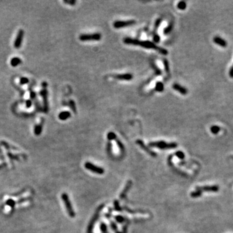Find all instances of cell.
<instances>
[{
    "label": "cell",
    "instance_id": "cell-1",
    "mask_svg": "<svg viewBox=\"0 0 233 233\" xmlns=\"http://www.w3.org/2000/svg\"><path fill=\"white\" fill-rule=\"evenodd\" d=\"M123 42L128 45H138L143 47V48L149 49L156 50L160 54L162 55H167L168 51L165 49L156 45L153 42L150 41H142L137 39H134L131 38H125L123 40Z\"/></svg>",
    "mask_w": 233,
    "mask_h": 233
},
{
    "label": "cell",
    "instance_id": "cell-2",
    "mask_svg": "<svg viewBox=\"0 0 233 233\" xmlns=\"http://www.w3.org/2000/svg\"><path fill=\"white\" fill-rule=\"evenodd\" d=\"M150 147L153 148H158L159 149H171V148H175L177 147V144L176 143H167L165 141H156L151 142L148 144Z\"/></svg>",
    "mask_w": 233,
    "mask_h": 233
},
{
    "label": "cell",
    "instance_id": "cell-3",
    "mask_svg": "<svg viewBox=\"0 0 233 233\" xmlns=\"http://www.w3.org/2000/svg\"><path fill=\"white\" fill-rule=\"evenodd\" d=\"M61 197H62V200L64 201V203L65 206H66V210H67L68 214L69 215L70 217L74 218L75 216V212L73 208V206L71 205V201H70L68 195L66 193H64V194H62Z\"/></svg>",
    "mask_w": 233,
    "mask_h": 233
},
{
    "label": "cell",
    "instance_id": "cell-4",
    "mask_svg": "<svg viewBox=\"0 0 233 233\" xmlns=\"http://www.w3.org/2000/svg\"><path fill=\"white\" fill-rule=\"evenodd\" d=\"M40 95L43 98V111L45 113H48L49 107L48 101V91L47 88H43L40 92Z\"/></svg>",
    "mask_w": 233,
    "mask_h": 233
},
{
    "label": "cell",
    "instance_id": "cell-5",
    "mask_svg": "<svg viewBox=\"0 0 233 233\" xmlns=\"http://www.w3.org/2000/svg\"><path fill=\"white\" fill-rule=\"evenodd\" d=\"M80 40L82 42L86 41H98L101 39V34L100 33H93V34H82L79 36Z\"/></svg>",
    "mask_w": 233,
    "mask_h": 233
},
{
    "label": "cell",
    "instance_id": "cell-6",
    "mask_svg": "<svg viewBox=\"0 0 233 233\" xmlns=\"http://www.w3.org/2000/svg\"><path fill=\"white\" fill-rule=\"evenodd\" d=\"M136 21L134 20H126V21H116L113 23V27L115 29H121V28L127 27L134 25Z\"/></svg>",
    "mask_w": 233,
    "mask_h": 233
},
{
    "label": "cell",
    "instance_id": "cell-7",
    "mask_svg": "<svg viewBox=\"0 0 233 233\" xmlns=\"http://www.w3.org/2000/svg\"><path fill=\"white\" fill-rule=\"evenodd\" d=\"M85 167L86 169L90 170L92 172L95 173V174H103L104 173V170L102 168L99 167V166H97L96 165L92 164L91 162H86Z\"/></svg>",
    "mask_w": 233,
    "mask_h": 233
},
{
    "label": "cell",
    "instance_id": "cell-8",
    "mask_svg": "<svg viewBox=\"0 0 233 233\" xmlns=\"http://www.w3.org/2000/svg\"><path fill=\"white\" fill-rule=\"evenodd\" d=\"M104 206V205H100V207H98V209H97V211H96L94 216L93 217L92 220H91L90 223H89V226H88V233H92L93 226H94L95 223V221H97V219H98V216H99V214H100V212L101 210L102 209V208H103Z\"/></svg>",
    "mask_w": 233,
    "mask_h": 233
},
{
    "label": "cell",
    "instance_id": "cell-9",
    "mask_svg": "<svg viewBox=\"0 0 233 233\" xmlns=\"http://www.w3.org/2000/svg\"><path fill=\"white\" fill-rule=\"evenodd\" d=\"M24 31L23 29H20L19 30L17 36H16V38L15 39L14 43V47L16 49H19L21 47V45H22V42L23 40H24Z\"/></svg>",
    "mask_w": 233,
    "mask_h": 233
},
{
    "label": "cell",
    "instance_id": "cell-10",
    "mask_svg": "<svg viewBox=\"0 0 233 233\" xmlns=\"http://www.w3.org/2000/svg\"><path fill=\"white\" fill-rule=\"evenodd\" d=\"M136 143L143 150L145 151L147 153L150 155L151 156H152V157H156V156H157V153H156L154 152L151 150L147 146H146L145 144H144V143H143V141L140 140V139H137V140L136 141Z\"/></svg>",
    "mask_w": 233,
    "mask_h": 233
},
{
    "label": "cell",
    "instance_id": "cell-11",
    "mask_svg": "<svg viewBox=\"0 0 233 233\" xmlns=\"http://www.w3.org/2000/svg\"><path fill=\"white\" fill-rule=\"evenodd\" d=\"M196 189H198V190H201L205 192H217L218 191L219 187L218 186H216V185H214V186H204V187H197L196 188Z\"/></svg>",
    "mask_w": 233,
    "mask_h": 233
},
{
    "label": "cell",
    "instance_id": "cell-12",
    "mask_svg": "<svg viewBox=\"0 0 233 233\" xmlns=\"http://www.w3.org/2000/svg\"><path fill=\"white\" fill-rule=\"evenodd\" d=\"M113 78L120 80H131L133 79V75L130 73L117 74L113 75Z\"/></svg>",
    "mask_w": 233,
    "mask_h": 233
},
{
    "label": "cell",
    "instance_id": "cell-13",
    "mask_svg": "<svg viewBox=\"0 0 233 233\" xmlns=\"http://www.w3.org/2000/svg\"><path fill=\"white\" fill-rule=\"evenodd\" d=\"M43 124H44V119L42 118L41 119L40 122L38 125H35L34 128V134H35V135L38 136V135H40L42 134V130H43Z\"/></svg>",
    "mask_w": 233,
    "mask_h": 233
},
{
    "label": "cell",
    "instance_id": "cell-14",
    "mask_svg": "<svg viewBox=\"0 0 233 233\" xmlns=\"http://www.w3.org/2000/svg\"><path fill=\"white\" fill-rule=\"evenodd\" d=\"M173 89L174 90L177 91L179 93H180V94L183 95H186L188 93V89L187 88H185V87L182 86L180 85L179 84H174L173 85Z\"/></svg>",
    "mask_w": 233,
    "mask_h": 233
},
{
    "label": "cell",
    "instance_id": "cell-15",
    "mask_svg": "<svg viewBox=\"0 0 233 233\" xmlns=\"http://www.w3.org/2000/svg\"><path fill=\"white\" fill-rule=\"evenodd\" d=\"M213 41L216 44L219 45H220L221 47H225L227 45V43L226 40L223 39V38H220V37L219 36H215L214 38Z\"/></svg>",
    "mask_w": 233,
    "mask_h": 233
},
{
    "label": "cell",
    "instance_id": "cell-16",
    "mask_svg": "<svg viewBox=\"0 0 233 233\" xmlns=\"http://www.w3.org/2000/svg\"><path fill=\"white\" fill-rule=\"evenodd\" d=\"M131 185H132V182H131V181H128V183H127V184H126V187H125V189H124L123 191H122V192L121 193V195H120V198H121V199H124V198H125V197H126V194H127L129 190H130V189H131Z\"/></svg>",
    "mask_w": 233,
    "mask_h": 233
},
{
    "label": "cell",
    "instance_id": "cell-17",
    "mask_svg": "<svg viewBox=\"0 0 233 233\" xmlns=\"http://www.w3.org/2000/svg\"><path fill=\"white\" fill-rule=\"evenodd\" d=\"M71 116V113L68 111H62V112L60 113L59 115H58V118H59L61 121H66V120L70 118Z\"/></svg>",
    "mask_w": 233,
    "mask_h": 233
},
{
    "label": "cell",
    "instance_id": "cell-18",
    "mask_svg": "<svg viewBox=\"0 0 233 233\" xmlns=\"http://www.w3.org/2000/svg\"><path fill=\"white\" fill-rule=\"evenodd\" d=\"M22 60L20 59V58L18 57H14L12 58L11 60V64L12 67H16L18 65H20V64H21Z\"/></svg>",
    "mask_w": 233,
    "mask_h": 233
},
{
    "label": "cell",
    "instance_id": "cell-19",
    "mask_svg": "<svg viewBox=\"0 0 233 233\" xmlns=\"http://www.w3.org/2000/svg\"><path fill=\"white\" fill-rule=\"evenodd\" d=\"M155 90L156 91L158 92H162L164 90V85L162 82H157L156 85V88H155Z\"/></svg>",
    "mask_w": 233,
    "mask_h": 233
},
{
    "label": "cell",
    "instance_id": "cell-20",
    "mask_svg": "<svg viewBox=\"0 0 233 233\" xmlns=\"http://www.w3.org/2000/svg\"><path fill=\"white\" fill-rule=\"evenodd\" d=\"M202 192H202L201 190L196 189V190L192 192L190 194V196H191V197H192V198H199V197H200L202 195Z\"/></svg>",
    "mask_w": 233,
    "mask_h": 233
},
{
    "label": "cell",
    "instance_id": "cell-21",
    "mask_svg": "<svg viewBox=\"0 0 233 233\" xmlns=\"http://www.w3.org/2000/svg\"><path fill=\"white\" fill-rule=\"evenodd\" d=\"M1 144H2V146H3L5 147V148H7V150H10V149L17 150V148H15V147H14V146H11V145H10V144H9L8 143H7V142L3 141H1Z\"/></svg>",
    "mask_w": 233,
    "mask_h": 233
},
{
    "label": "cell",
    "instance_id": "cell-22",
    "mask_svg": "<svg viewBox=\"0 0 233 233\" xmlns=\"http://www.w3.org/2000/svg\"><path fill=\"white\" fill-rule=\"evenodd\" d=\"M69 105L70 107H71V109L72 110V111H73L75 113H76V104H75V102H74V100H69Z\"/></svg>",
    "mask_w": 233,
    "mask_h": 233
},
{
    "label": "cell",
    "instance_id": "cell-23",
    "mask_svg": "<svg viewBox=\"0 0 233 233\" xmlns=\"http://www.w3.org/2000/svg\"><path fill=\"white\" fill-rule=\"evenodd\" d=\"M220 128L218 126H212L211 127V131L214 134H217L220 132Z\"/></svg>",
    "mask_w": 233,
    "mask_h": 233
},
{
    "label": "cell",
    "instance_id": "cell-24",
    "mask_svg": "<svg viewBox=\"0 0 233 233\" xmlns=\"http://www.w3.org/2000/svg\"><path fill=\"white\" fill-rule=\"evenodd\" d=\"M161 21H162V20H161V18L157 19V20L156 21V23H155L154 30H153V32H154V33H156V34H155L154 35H156V34H156V31H157V29H158V28H159V25H161Z\"/></svg>",
    "mask_w": 233,
    "mask_h": 233
},
{
    "label": "cell",
    "instance_id": "cell-25",
    "mask_svg": "<svg viewBox=\"0 0 233 233\" xmlns=\"http://www.w3.org/2000/svg\"><path fill=\"white\" fill-rule=\"evenodd\" d=\"M163 64L164 67H165V69L166 71V72L167 73H170V67H169V63L168 62V60L166 59H164L163 60Z\"/></svg>",
    "mask_w": 233,
    "mask_h": 233
},
{
    "label": "cell",
    "instance_id": "cell-26",
    "mask_svg": "<svg viewBox=\"0 0 233 233\" xmlns=\"http://www.w3.org/2000/svg\"><path fill=\"white\" fill-rule=\"evenodd\" d=\"M177 8L180 10H185L187 8V4L185 2H180L177 4Z\"/></svg>",
    "mask_w": 233,
    "mask_h": 233
},
{
    "label": "cell",
    "instance_id": "cell-27",
    "mask_svg": "<svg viewBox=\"0 0 233 233\" xmlns=\"http://www.w3.org/2000/svg\"><path fill=\"white\" fill-rule=\"evenodd\" d=\"M30 98L31 100H34V102H35L36 100H37L36 93L34 91L32 90V89L30 90Z\"/></svg>",
    "mask_w": 233,
    "mask_h": 233
},
{
    "label": "cell",
    "instance_id": "cell-28",
    "mask_svg": "<svg viewBox=\"0 0 233 233\" xmlns=\"http://www.w3.org/2000/svg\"><path fill=\"white\" fill-rule=\"evenodd\" d=\"M107 139H108V140L111 141V140H115V139L116 138V135H115V133L110 132L107 134Z\"/></svg>",
    "mask_w": 233,
    "mask_h": 233
},
{
    "label": "cell",
    "instance_id": "cell-29",
    "mask_svg": "<svg viewBox=\"0 0 233 233\" xmlns=\"http://www.w3.org/2000/svg\"><path fill=\"white\" fill-rule=\"evenodd\" d=\"M29 82V80L27 77H21L20 79V84L21 85H25Z\"/></svg>",
    "mask_w": 233,
    "mask_h": 233
},
{
    "label": "cell",
    "instance_id": "cell-30",
    "mask_svg": "<svg viewBox=\"0 0 233 233\" xmlns=\"http://www.w3.org/2000/svg\"><path fill=\"white\" fill-rule=\"evenodd\" d=\"M176 156L180 159H183L185 158V153L181 151H177L176 152Z\"/></svg>",
    "mask_w": 233,
    "mask_h": 233
},
{
    "label": "cell",
    "instance_id": "cell-31",
    "mask_svg": "<svg viewBox=\"0 0 233 233\" xmlns=\"http://www.w3.org/2000/svg\"><path fill=\"white\" fill-rule=\"evenodd\" d=\"M114 206H115V209L117 211H122V208H121L120 207L119 203L117 200H115L114 202Z\"/></svg>",
    "mask_w": 233,
    "mask_h": 233
},
{
    "label": "cell",
    "instance_id": "cell-32",
    "mask_svg": "<svg viewBox=\"0 0 233 233\" xmlns=\"http://www.w3.org/2000/svg\"><path fill=\"white\" fill-rule=\"evenodd\" d=\"M172 28H173L172 24H170V25H169L167 27H166V29H165V30H164V33H165V34H168V33H170V32L172 31Z\"/></svg>",
    "mask_w": 233,
    "mask_h": 233
},
{
    "label": "cell",
    "instance_id": "cell-33",
    "mask_svg": "<svg viewBox=\"0 0 233 233\" xmlns=\"http://www.w3.org/2000/svg\"><path fill=\"white\" fill-rule=\"evenodd\" d=\"M115 141H116V144H117V145H118L119 148L120 149H121V151H123L124 149H125V147H124V145H123V144H122V143H121V142L119 140V139H116V138L115 139Z\"/></svg>",
    "mask_w": 233,
    "mask_h": 233
},
{
    "label": "cell",
    "instance_id": "cell-34",
    "mask_svg": "<svg viewBox=\"0 0 233 233\" xmlns=\"http://www.w3.org/2000/svg\"><path fill=\"white\" fill-rule=\"evenodd\" d=\"M100 230L102 233H107V226L106 225V224L104 223H101Z\"/></svg>",
    "mask_w": 233,
    "mask_h": 233
},
{
    "label": "cell",
    "instance_id": "cell-35",
    "mask_svg": "<svg viewBox=\"0 0 233 233\" xmlns=\"http://www.w3.org/2000/svg\"><path fill=\"white\" fill-rule=\"evenodd\" d=\"M115 218L116 220V221L119 223H122L124 221H125V218H123L121 216H116L115 217Z\"/></svg>",
    "mask_w": 233,
    "mask_h": 233
},
{
    "label": "cell",
    "instance_id": "cell-36",
    "mask_svg": "<svg viewBox=\"0 0 233 233\" xmlns=\"http://www.w3.org/2000/svg\"><path fill=\"white\" fill-rule=\"evenodd\" d=\"M32 105H33V101L31 100H27L25 102V106H26L27 108H30L31 107Z\"/></svg>",
    "mask_w": 233,
    "mask_h": 233
},
{
    "label": "cell",
    "instance_id": "cell-37",
    "mask_svg": "<svg viewBox=\"0 0 233 233\" xmlns=\"http://www.w3.org/2000/svg\"><path fill=\"white\" fill-rule=\"evenodd\" d=\"M7 155H8V156L11 159H16V160L19 159L18 157L17 156H15V155H13L12 153H10V152H7Z\"/></svg>",
    "mask_w": 233,
    "mask_h": 233
},
{
    "label": "cell",
    "instance_id": "cell-38",
    "mask_svg": "<svg viewBox=\"0 0 233 233\" xmlns=\"http://www.w3.org/2000/svg\"><path fill=\"white\" fill-rule=\"evenodd\" d=\"M64 2L66 3H68V4L71 5H73L76 3V1L75 0H64Z\"/></svg>",
    "mask_w": 233,
    "mask_h": 233
},
{
    "label": "cell",
    "instance_id": "cell-39",
    "mask_svg": "<svg viewBox=\"0 0 233 233\" xmlns=\"http://www.w3.org/2000/svg\"><path fill=\"white\" fill-rule=\"evenodd\" d=\"M7 205L11 206V207H14V205H15V202L13 200H12V199H9V200H8L7 201Z\"/></svg>",
    "mask_w": 233,
    "mask_h": 233
},
{
    "label": "cell",
    "instance_id": "cell-40",
    "mask_svg": "<svg viewBox=\"0 0 233 233\" xmlns=\"http://www.w3.org/2000/svg\"><path fill=\"white\" fill-rule=\"evenodd\" d=\"M111 228H112L113 230H114L115 231H116V230H117V227H116V224H115V223L113 222V221H111Z\"/></svg>",
    "mask_w": 233,
    "mask_h": 233
},
{
    "label": "cell",
    "instance_id": "cell-41",
    "mask_svg": "<svg viewBox=\"0 0 233 233\" xmlns=\"http://www.w3.org/2000/svg\"><path fill=\"white\" fill-rule=\"evenodd\" d=\"M160 40V37L157 34H156V35L153 36V41L155 42H159Z\"/></svg>",
    "mask_w": 233,
    "mask_h": 233
},
{
    "label": "cell",
    "instance_id": "cell-42",
    "mask_svg": "<svg viewBox=\"0 0 233 233\" xmlns=\"http://www.w3.org/2000/svg\"><path fill=\"white\" fill-rule=\"evenodd\" d=\"M229 76L233 79V66L230 67V70H229Z\"/></svg>",
    "mask_w": 233,
    "mask_h": 233
},
{
    "label": "cell",
    "instance_id": "cell-43",
    "mask_svg": "<svg viewBox=\"0 0 233 233\" xmlns=\"http://www.w3.org/2000/svg\"><path fill=\"white\" fill-rule=\"evenodd\" d=\"M47 86H48V84H47V82H43L42 84V88H47Z\"/></svg>",
    "mask_w": 233,
    "mask_h": 233
},
{
    "label": "cell",
    "instance_id": "cell-44",
    "mask_svg": "<svg viewBox=\"0 0 233 233\" xmlns=\"http://www.w3.org/2000/svg\"><path fill=\"white\" fill-rule=\"evenodd\" d=\"M116 233H122V232H116Z\"/></svg>",
    "mask_w": 233,
    "mask_h": 233
}]
</instances>
